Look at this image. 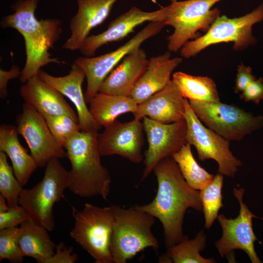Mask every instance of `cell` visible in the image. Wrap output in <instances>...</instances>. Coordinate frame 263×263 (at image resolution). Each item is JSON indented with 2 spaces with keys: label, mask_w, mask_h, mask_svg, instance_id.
Wrapping results in <instances>:
<instances>
[{
  "label": "cell",
  "mask_w": 263,
  "mask_h": 263,
  "mask_svg": "<svg viewBox=\"0 0 263 263\" xmlns=\"http://www.w3.org/2000/svg\"><path fill=\"white\" fill-rule=\"evenodd\" d=\"M19 93L25 103L36 109L44 118L67 115L79 123L77 114L63 95L38 75L23 83L20 87Z\"/></svg>",
  "instance_id": "d6986e66"
},
{
  "label": "cell",
  "mask_w": 263,
  "mask_h": 263,
  "mask_svg": "<svg viewBox=\"0 0 263 263\" xmlns=\"http://www.w3.org/2000/svg\"><path fill=\"white\" fill-rule=\"evenodd\" d=\"M166 11V6L152 12L144 11L132 6L112 20L106 30L97 35L89 36L79 50L84 56H94L100 47L122 39L138 25L146 21H164Z\"/></svg>",
  "instance_id": "2e32d148"
},
{
  "label": "cell",
  "mask_w": 263,
  "mask_h": 263,
  "mask_svg": "<svg viewBox=\"0 0 263 263\" xmlns=\"http://www.w3.org/2000/svg\"><path fill=\"white\" fill-rule=\"evenodd\" d=\"M223 181L224 175L218 173L214 175L209 184L199 190L205 221V226L208 229L217 219L220 209L224 207L222 193Z\"/></svg>",
  "instance_id": "f1b7e54d"
},
{
  "label": "cell",
  "mask_w": 263,
  "mask_h": 263,
  "mask_svg": "<svg viewBox=\"0 0 263 263\" xmlns=\"http://www.w3.org/2000/svg\"><path fill=\"white\" fill-rule=\"evenodd\" d=\"M19 227V243L23 256L33 258L38 263H45L54 254L56 247L48 231L30 217Z\"/></svg>",
  "instance_id": "cb8c5ba5"
},
{
  "label": "cell",
  "mask_w": 263,
  "mask_h": 263,
  "mask_svg": "<svg viewBox=\"0 0 263 263\" xmlns=\"http://www.w3.org/2000/svg\"><path fill=\"white\" fill-rule=\"evenodd\" d=\"M119 0H76L78 9L70 23L71 35L62 46L70 51L79 50L90 31L108 17Z\"/></svg>",
  "instance_id": "ffe728a7"
},
{
  "label": "cell",
  "mask_w": 263,
  "mask_h": 263,
  "mask_svg": "<svg viewBox=\"0 0 263 263\" xmlns=\"http://www.w3.org/2000/svg\"><path fill=\"white\" fill-rule=\"evenodd\" d=\"M240 97L245 102L259 104L263 99V78L260 77L254 80L242 92Z\"/></svg>",
  "instance_id": "e575fe53"
},
{
  "label": "cell",
  "mask_w": 263,
  "mask_h": 263,
  "mask_svg": "<svg viewBox=\"0 0 263 263\" xmlns=\"http://www.w3.org/2000/svg\"><path fill=\"white\" fill-rule=\"evenodd\" d=\"M166 24L163 21H152L132 38L115 50L97 56H81L74 61L84 72L87 87L85 99L89 103L98 92L103 81L115 66L134 49L140 47L148 39L159 34Z\"/></svg>",
  "instance_id": "8fae6325"
},
{
  "label": "cell",
  "mask_w": 263,
  "mask_h": 263,
  "mask_svg": "<svg viewBox=\"0 0 263 263\" xmlns=\"http://www.w3.org/2000/svg\"><path fill=\"white\" fill-rule=\"evenodd\" d=\"M39 1L18 0L11 6L13 13L0 21L2 28H13L24 38L26 60L19 77L23 84L38 75L41 68L49 63H65L57 57H52L49 51L60 39L62 22L57 19H38L35 11Z\"/></svg>",
  "instance_id": "7a4b0ae2"
},
{
  "label": "cell",
  "mask_w": 263,
  "mask_h": 263,
  "mask_svg": "<svg viewBox=\"0 0 263 263\" xmlns=\"http://www.w3.org/2000/svg\"><path fill=\"white\" fill-rule=\"evenodd\" d=\"M68 186L69 171L59 159L53 158L47 164L42 179L30 188L22 189L19 205L25 208L31 219L52 231L55 227L54 206Z\"/></svg>",
  "instance_id": "52a82bcc"
},
{
  "label": "cell",
  "mask_w": 263,
  "mask_h": 263,
  "mask_svg": "<svg viewBox=\"0 0 263 263\" xmlns=\"http://www.w3.org/2000/svg\"><path fill=\"white\" fill-rule=\"evenodd\" d=\"M153 171L158 188L153 200L138 207L158 219L163 228L167 248L181 241L183 222L187 209L191 208L203 211L199 191L189 186L183 177L179 167L171 156L161 160Z\"/></svg>",
  "instance_id": "6da1fadb"
},
{
  "label": "cell",
  "mask_w": 263,
  "mask_h": 263,
  "mask_svg": "<svg viewBox=\"0 0 263 263\" xmlns=\"http://www.w3.org/2000/svg\"><path fill=\"white\" fill-rule=\"evenodd\" d=\"M171 80L183 96L189 100L220 101L216 84L209 77L177 72L173 74Z\"/></svg>",
  "instance_id": "484cf974"
},
{
  "label": "cell",
  "mask_w": 263,
  "mask_h": 263,
  "mask_svg": "<svg viewBox=\"0 0 263 263\" xmlns=\"http://www.w3.org/2000/svg\"><path fill=\"white\" fill-rule=\"evenodd\" d=\"M149 62L143 49L140 47L134 49L107 76L98 92L130 96L135 85L147 69Z\"/></svg>",
  "instance_id": "44dd1931"
},
{
  "label": "cell",
  "mask_w": 263,
  "mask_h": 263,
  "mask_svg": "<svg viewBox=\"0 0 263 263\" xmlns=\"http://www.w3.org/2000/svg\"><path fill=\"white\" fill-rule=\"evenodd\" d=\"M23 188L7 161V155L0 151V195L5 199L9 207L19 205V198Z\"/></svg>",
  "instance_id": "f546056e"
},
{
  "label": "cell",
  "mask_w": 263,
  "mask_h": 263,
  "mask_svg": "<svg viewBox=\"0 0 263 263\" xmlns=\"http://www.w3.org/2000/svg\"><path fill=\"white\" fill-rule=\"evenodd\" d=\"M152 2L156 3V1L155 0H151Z\"/></svg>",
  "instance_id": "f35d334b"
},
{
  "label": "cell",
  "mask_w": 263,
  "mask_h": 263,
  "mask_svg": "<svg viewBox=\"0 0 263 263\" xmlns=\"http://www.w3.org/2000/svg\"><path fill=\"white\" fill-rule=\"evenodd\" d=\"M73 216L71 237L96 263H113L110 245L114 216L111 206L102 207L85 203L81 210L73 207Z\"/></svg>",
  "instance_id": "5b68a950"
},
{
  "label": "cell",
  "mask_w": 263,
  "mask_h": 263,
  "mask_svg": "<svg viewBox=\"0 0 263 263\" xmlns=\"http://www.w3.org/2000/svg\"><path fill=\"white\" fill-rule=\"evenodd\" d=\"M89 110L94 121L106 127L120 114L134 113L138 104L131 96H120L98 92L89 103Z\"/></svg>",
  "instance_id": "d4e9b609"
},
{
  "label": "cell",
  "mask_w": 263,
  "mask_h": 263,
  "mask_svg": "<svg viewBox=\"0 0 263 263\" xmlns=\"http://www.w3.org/2000/svg\"><path fill=\"white\" fill-rule=\"evenodd\" d=\"M111 207L114 216L110 245L113 262L126 263L148 247L157 253L159 244L151 231L155 218L137 204L128 208Z\"/></svg>",
  "instance_id": "277c9868"
},
{
  "label": "cell",
  "mask_w": 263,
  "mask_h": 263,
  "mask_svg": "<svg viewBox=\"0 0 263 263\" xmlns=\"http://www.w3.org/2000/svg\"><path fill=\"white\" fill-rule=\"evenodd\" d=\"M170 0L164 20L174 29L167 38L169 52H177L189 40L199 37V31L206 33L220 15L218 8H212L222 0Z\"/></svg>",
  "instance_id": "ba28073f"
},
{
  "label": "cell",
  "mask_w": 263,
  "mask_h": 263,
  "mask_svg": "<svg viewBox=\"0 0 263 263\" xmlns=\"http://www.w3.org/2000/svg\"><path fill=\"white\" fill-rule=\"evenodd\" d=\"M188 101L202 123L228 141H240L263 126V116H254L237 106L220 101Z\"/></svg>",
  "instance_id": "9c48e42d"
},
{
  "label": "cell",
  "mask_w": 263,
  "mask_h": 263,
  "mask_svg": "<svg viewBox=\"0 0 263 263\" xmlns=\"http://www.w3.org/2000/svg\"><path fill=\"white\" fill-rule=\"evenodd\" d=\"M185 97L171 80L162 90L138 105L134 118L148 117L165 124L185 120Z\"/></svg>",
  "instance_id": "ac0fdd59"
},
{
  "label": "cell",
  "mask_w": 263,
  "mask_h": 263,
  "mask_svg": "<svg viewBox=\"0 0 263 263\" xmlns=\"http://www.w3.org/2000/svg\"><path fill=\"white\" fill-rule=\"evenodd\" d=\"M148 67L133 88L130 96L138 104L164 89L171 80V75L182 62L180 57L171 58L170 52L151 57Z\"/></svg>",
  "instance_id": "7402d4cb"
},
{
  "label": "cell",
  "mask_w": 263,
  "mask_h": 263,
  "mask_svg": "<svg viewBox=\"0 0 263 263\" xmlns=\"http://www.w3.org/2000/svg\"><path fill=\"white\" fill-rule=\"evenodd\" d=\"M177 163L188 184L200 190L209 184L214 175L201 167L192 154L191 145L187 143L171 156Z\"/></svg>",
  "instance_id": "4316f807"
},
{
  "label": "cell",
  "mask_w": 263,
  "mask_h": 263,
  "mask_svg": "<svg viewBox=\"0 0 263 263\" xmlns=\"http://www.w3.org/2000/svg\"><path fill=\"white\" fill-rule=\"evenodd\" d=\"M144 126L140 120L134 119L122 123L115 120L97 134V143L101 156L118 155L133 163L143 160Z\"/></svg>",
  "instance_id": "9a60e30c"
},
{
  "label": "cell",
  "mask_w": 263,
  "mask_h": 263,
  "mask_svg": "<svg viewBox=\"0 0 263 263\" xmlns=\"http://www.w3.org/2000/svg\"><path fill=\"white\" fill-rule=\"evenodd\" d=\"M21 71L19 66L15 64L12 65L8 71L0 69V98L5 99L8 95L7 86L9 80L19 77Z\"/></svg>",
  "instance_id": "8d00e7d4"
},
{
  "label": "cell",
  "mask_w": 263,
  "mask_h": 263,
  "mask_svg": "<svg viewBox=\"0 0 263 263\" xmlns=\"http://www.w3.org/2000/svg\"><path fill=\"white\" fill-rule=\"evenodd\" d=\"M9 208L5 199L0 195V212L7 211Z\"/></svg>",
  "instance_id": "74e56055"
},
{
  "label": "cell",
  "mask_w": 263,
  "mask_h": 263,
  "mask_svg": "<svg viewBox=\"0 0 263 263\" xmlns=\"http://www.w3.org/2000/svg\"><path fill=\"white\" fill-rule=\"evenodd\" d=\"M42 80L68 97L75 106L81 131H97L101 126L94 119L85 99L82 85L86 75L83 70L74 62L66 75L55 76L40 69L38 74Z\"/></svg>",
  "instance_id": "e0dca14e"
},
{
  "label": "cell",
  "mask_w": 263,
  "mask_h": 263,
  "mask_svg": "<svg viewBox=\"0 0 263 263\" xmlns=\"http://www.w3.org/2000/svg\"><path fill=\"white\" fill-rule=\"evenodd\" d=\"M56 252L45 263H74L78 259V255L74 253L73 246H67L64 242L56 245Z\"/></svg>",
  "instance_id": "836d02e7"
},
{
  "label": "cell",
  "mask_w": 263,
  "mask_h": 263,
  "mask_svg": "<svg viewBox=\"0 0 263 263\" xmlns=\"http://www.w3.org/2000/svg\"><path fill=\"white\" fill-rule=\"evenodd\" d=\"M263 21V3L243 16L230 18L219 16L205 34L186 42L180 49L185 58L193 57L208 47L223 42H233L235 51H243L254 45L257 38L252 27Z\"/></svg>",
  "instance_id": "8992f818"
},
{
  "label": "cell",
  "mask_w": 263,
  "mask_h": 263,
  "mask_svg": "<svg viewBox=\"0 0 263 263\" xmlns=\"http://www.w3.org/2000/svg\"><path fill=\"white\" fill-rule=\"evenodd\" d=\"M97 134V131H80L66 144V157L71 165L68 188L81 197L100 196L107 200L111 180L101 162Z\"/></svg>",
  "instance_id": "3957f363"
},
{
  "label": "cell",
  "mask_w": 263,
  "mask_h": 263,
  "mask_svg": "<svg viewBox=\"0 0 263 263\" xmlns=\"http://www.w3.org/2000/svg\"><path fill=\"white\" fill-rule=\"evenodd\" d=\"M44 119L56 140L64 148L70 139L81 131L79 123L68 115L47 116Z\"/></svg>",
  "instance_id": "4dcf8cb0"
},
{
  "label": "cell",
  "mask_w": 263,
  "mask_h": 263,
  "mask_svg": "<svg viewBox=\"0 0 263 263\" xmlns=\"http://www.w3.org/2000/svg\"><path fill=\"white\" fill-rule=\"evenodd\" d=\"M19 134L17 126L6 124L0 126V151L10 158L14 174L23 187L38 166L20 144Z\"/></svg>",
  "instance_id": "603a6c76"
},
{
  "label": "cell",
  "mask_w": 263,
  "mask_h": 263,
  "mask_svg": "<svg viewBox=\"0 0 263 263\" xmlns=\"http://www.w3.org/2000/svg\"><path fill=\"white\" fill-rule=\"evenodd\" d=\"M20 227L0 229V261L7 260L12 263H21L24 256L20 250L19 238Z\"/></svg>",
  "instance_id": "1f68e13d"
},
{
  "label": "cell",
  "mask_w": 263,
  "mask_h": 263,
  "mask_svg": "<svg viewBox=\"0 0 263 263\" xmlns=\"http://www.w3.org/2000/svg\"><path fill=\"white\" fill-rule=\"evenodd\" d=\"M185 104L188 143L195 147L200 161L214 160L218 165V173L234 177L242 163L230 150L229 141L206 127L196 116L186 98Z\"/></svg>",
  "instance_id": "30bf717a"
},
{
  "label": "cell",
  "mask_w": 263,
  "mask_h": 263,
  "mask_svg": "<svg viewBox=\"0 0 263 263\" xmlns=\"http://www.w3.org/2000/svg\"><path fill=\"white\" fill-rule=\"evenodd\" d=\"M256 79L250 67L245 66L243 63L239 65L235 79V92L242 93Z\"/></svg>",
  "instance_id": "d590c367"
},
{
  "label": "cell",
  "mask_w": 263,
  "mask_h": 263,
  "mask_svg": "<svg viewBox=\"0 0 263 263\" xmlns=\"http://www.w3.org/2000/svg\"><path fill=\"white\" fill-rule=\"evenodd\" d=\"M29 217L25 208L20 205L9 207L0 212V229L17 227Z\"/></svg>",
  "instance_id": "d6a6232c"
},
{
  "label": "cell",
  "mask_w": 263,
  "mask_h": 263,
  "mask_svg": "<svg viewBox=\"0 0 263 263\" xmlns=\"http://www.w3.org/2000/svg\"><path fill=\"white\" fill-rule=\"evenodd\" d=\"M244 191L243 188H233V194L240 204L239 214L236 218L228 219L223 214L218 215L222 235L215 242V246L222 258L229 256L234 250L240 249L247 254L252 263H260L262 262L254 248L257 239L253 231L252 219L262 218L253 214L243 202Z\"/></svg>",
  "instance_id": "7c38bea8"
},
{
  "label": "cell",
  "mask_w": 263,
  "mask_h": 263,
  "mask_svg": "<svg viewBox=\"0 0 263 263\" xmlns=\"http://www.w3.org/2000/svg\"><path fill=\"white\" fill-rule=\"evenodd\" d=\"M143 120L149 147L145 152V168L141 181L148 176L161 160L172 156L188 143L185 119L170 124L160 123L148 117Z\"/></svg>",
  "instance_id": "5bb4252c"
},
{
  "label": "cell",
  "mask_w": 263,
  "mask_h": 263,
  "mask_svg": "<svg viewBox=\"0 0 263 263\" xmlns=\"http://www.w3.org/2000/svg\"><path fill=\"white\" fill-rule=\"evenodd\" d=\"M16 123L38 167H45L53 158L66 157L65 149L56 142L45 119L30 105L23 104L22 112L17 115Z\"/></svg>",
  "instance_id": "4fadbf2b"
},
{
  "label": "cell",
  "mask_w": 263,
  "mask_h": 263,
  "mask_svg": "<svg viewBox=\"0 0 263 263\" xmlns=\"http://www.w3.org/2000/svg\"><path fill=\"white\" fill-rule=\"evenodd\" d=\"M207 244V237L203 230L192 239L185 236L179 243L167 248L166 254L174 263H214L213 258H205L200 254Z\"/></svg>",
  "instance_id": "83f0119b"
}]
</instances>
